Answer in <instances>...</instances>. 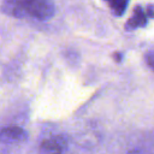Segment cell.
<instances>
[{"label": "cell", "instance_id": "obj_1", "mask_svg": "<svg viewBox=\"0 0 154 154\" xmlns=\"http://www.w3.org/2000/svg\"><path fill=\"white\" fill-rule=\"evenodd\" d=\"M2 11L16 18L48 20L55 12L52 0H4Z\"/></svg>", "mask_w": 154, "mask_h": 154}, {"label": "cell", "instance_id": "obj_2", "mask_svg": "<svg viewBox=\"0 0 154 154\" xmlns=\"http://www.w3.org/2000/svg\"><path fill=\"white\" fill-rule=\"evenodd\" d=\"M28 138L26 131L17 125H11L0 130V153H10Z\"/></svg>", "mask_w": 154, "mask_h": 154}, {"label": "cell", "instance_id": "obj_3", "mask_svg": "<svg viewBox=\"0 0 154 154\" xmlns=\"http://www.w3.org/2000/svg\"><path fill=\"white\" fill-rule=\"evenodd\" d=\"M150 18H154V5L149 4L146 7L137 5L132 11L131 17L125 23V30L132 31L138 28H143Z\"/></svg>", "mask_w": 154, "mask_h": 154}, {"label": "cell", "instance_id": "obj_4", "mask_svg": "<svg viewBox=\"0 0 154 154\" xmlns=\"http://www.w3.org/2000/svg\"><path fill=\"white\" fill-rule=\"evenodd\" d=\"M67 143L63 136H51L41 142L38 154H64Z\"/></svg>", "mask_w": 154, "mask_h": 154}, {"label": "cell", "instance_id": "obj_5", "mask_svg": "<svg viewBox=\"0 0 154 154\" xmlns=\"http://www.w3.org/2000/svg\"><path fill=\"white\" fill-rule=\"evenodd\" d=\"M114 16H122L129 5V0H103Z\"/></svg>", "mask_w": 154, "mask_h": 154}, {"label": "cell", "instance_id": "obj_6", "mask_svg": "<svg viewBox=\"0 0 154 154\" xmlns=\"http://www.w3.org/2000/svg\"><path fill=\"white\" fill-rule=\"evenodd\" d=\"M144 58H146V61H147L148 66L154 71V49L147 52V54H146Z\"/></svg>", "mask_w": 154, "mask_h": 154}, {"label": "cell", "instance_id": "obj_7", "mask_svg": "<svg viewBox=\"0 0 154 154\" xmlns=\"http://www.w3.org/2000/svg\"><path fill=\"white\" fill-rule=\"evenodd\" d=\"M128 154H146V153H144V152H142V150L135 149V150H131V152H129Z\"/></svg>", "mask_w": 154, "mask_h": 154}]
</instances>
